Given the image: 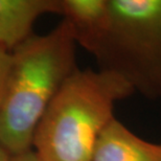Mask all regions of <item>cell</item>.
Masks as SVG:
<instances>
[{"label":"cell","mask_w":161,"mask_h":161,"mask_svg":"<svg viewBox=\"0 0 161 161\" xmlns=\"http://www.w3.org/2000/svg\"><path fill=\"white\" fill-rule=\"evenodd\" d=\"M72 28L63 20L11 51L0 107V143L12 156L33 149L36 129L66 80L79 68Z\"/></svg>","instance_id":"1"},{"label":"cell","mask_w":161,"mask_h":161,"mask_svg":"<svg viewBox=\"0 0 161 161\" xmlns=\"http://www.w3.org/2000/svg\"><path fill=\"white\" fill-rule=\"evenodd\" d=\"M133 93L116 73L78 68L42 116L33 150L42 161H91L99 137L115 118V105Z\"/></svg>","instance_id":"2"},{"label":"cell","mask_w":161,"mask_h":161,"mask_svg":"<svg viewBox=\"0 0 161 161\" xmlns=\"http://www.w3.org/2000/svg\"><path fill=\"white\" fill-rule=\"evenodd\" d=\"M98 69L116 73L134 92L161 99V0H109V18L86 49Z\"/></svg>","instance_id":"3"},{"label":"cell","mask_w":161,"mask_h":161,"mask_svg":"<svg viewBox=\"0 0 161 161\" xmlns=\"http://www.w3.org/2000/svg\"><path fill=\"white\" fill-rule=\"evenodd\" d=\"M59 13L60 0H0V47L11 53L33 36L41 16Z\"/></svg>","instance_id":"4"},{"label":"cell","mask_w":161,"mask_h":161,"mask_svg":"<svg viewBox=\"0 0 161 161\" xmlns=\"http://www.w3.org/2000/svg\"><path fill=\"white\" fill-rule=\"evenodd\" d=\"M91 161H161V143L143 139L114 118L99 137Z\"/></svg>","instance_id":"5"},{"label":"cell","mask_w":161,"mask_h":161,"mask_svg":"<svg viewBox=\"0 0 161 161\" xmlns=\"http://www.w3.org/2000/svg\"><path fill=\"white\" fill-rule=\"evenodd\" d=\"M72 28L78 45L87 49L105 28L109 0H60V13Z\"/></svg>","instance_id":"6"},{"label":"cell","mask_w":161,"mask_h":161,"mask_svg":"<svg viewBox=\"0 0 161 161\" xmlns=\"http://www.w3.org/2000/svg\"><path fill=\"white\" fill-rule=\"evenodd\" d=\"M9 67H11V53L0 47V107L4 96Z\"/></svg>","instance_id":"7"},{"label":"cell","mask_w":161,"mask_h":161,"mask_svg":"<svg viewBox=\"0 0 161 161\" xmlns=\"http://www.w3.org/2000/svg\"><path fill=\"white\" fill-rule=\"evenodd\" d=\"M11 161H42V160L37 155V153L31 149L30 151H26V152L12 156Z\"/></svg>","instance_id":"8"},{"label":"cell","mask_w":161,"mask_h":161,"mask_svg":"<svg viewBox=\"0 0 161 161\" xmlns=\"http://www.w3.org/2000/svg\"><path fill=\"white\" fill-rule=\"evenodd\" d=\"M12 155L8 152V150L0 143V161H11Z\"/></svg>","instance_id":"9"}]
</instances>
